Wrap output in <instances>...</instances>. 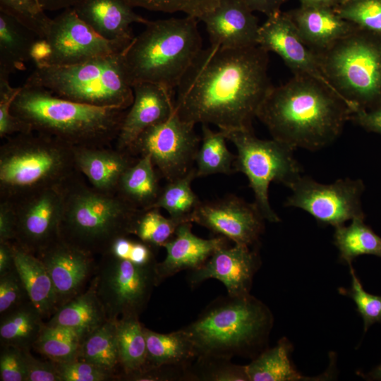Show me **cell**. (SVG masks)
Here are the masks:
<instances>
[{
	"label": "cell",
	"mask_w": 381,
	"mask_h": 381,
	"mask_svg": "<svg viewBox=\"0 0 381 381\" xmlns=\"http://www.w3.org/2000/svg\"><path fill=\"white\" fill-rule=\"evenodd\" d=\"M268 63V52L258 45L202 48L176 88L175 113L194 125L253 130V121L272 87Z\"/></svg>",
	"instance_id": "cell-1"
},
{
	"label": "cell",
	"mask_w": 381,
	"mask_h": 381,
	"mask_svg": "<svg viewBox=\"0 0 381 381\" xmlns=\"http://www.w3.org/2000/svg\"><path fill=\"white\" fill-rule=\"evenodd\" d=\"M352 114L349 106L326 85L294 75L271 87L257 118L273 139L294 150L317 151L339 138Z\"/></svg>",
	"instance_id": "cell-2"
},
{
	"label": "cell",
	"mask_w": 381,
	"mask_h": 381,
	"mask_svg": "<svg viewBox=\"0 0 381 381\" xmlns=\"http://www.w3.org/2000/svg\"><path fill=\"white\" fill-rule=\"evenodd\" d=\"M127 110L65 99L25 83L11 109L31 131L71 147H107L116 140Z\"/></svg>",
	"instance_id": "cell-3"
},
{
	"label": "cell",
	"mask_w": 381,
	"mask_h": 381,
	"mask_svg": "<svg viewBox=\"0 0 381 381\" xmlns=\"http://www.w3.org/2000/svg\"><path fill=\"white\" fill-rule=\"evenodd\" d=\"M272 323L270 309L250 294H227L212 301L195 320L181 329L198 356L253 358L262 351Z\"/></svg>",
	"instance_id": "cell-4"
},
{
	"label": "cell",
	"mask_w": 381,
	"mask_h": 381,
	"mask_svg": "<svg viewBox=\"0 0 381 381\" xmlns=\"http://www.w3.org/2000/svg\"><path fill=\"white\" fill-rule=\"evenodd\" d=\"M198 21L190 16L148 20L121 52L131 87L150 83L174 91L202 49Z\"/></svg>",
	"instance_id": "cell-5"
},
{
	"label": "cell",
	"mask_w": 381,
	"mask_h": 381,
	"mask_svg": "<svg viewBox=\"0 0 381 381\" xmlns=\"http://www.w3.org/2000/svg\"><path fill=\"white\" fill-rule=\"evenodd\" d=\"M76 174L65 185L59 238L92 255L107 253L118 238L131 235L137 209L117 193H106L83 183Z\"/></svg>",
	"instance_id": "cell-6"
},
{
	"label": "cell",
	"mask_w": 381,
	"mask_h": 381,
	"mask_svg": "<svg viewBox=\"0 0 381 381\" xmlns=\"http://www.w3.org/2000/svg\"><path fill=\"white\" fill-rule=\"evenodd\" d=\"M73 147L33 131L8 137L0 152L1 200L67 183L79 172Z\"/></svg>",
	"instance_id": "cell-7"
},
{
	"label": "cell",
	"mask_w": 381,
	"mask_h": 381,
	"mask_svg": "<svg viewBox=\"0 0 381 381\" xmlns=\"http://www.w3.org/2000/svg\"><path fill=\"white\" fill-rule=\"evenodd\" d=\"M313 52L322 72L353 113L381 106V34L357 27Z\"/></svg>",
	"instance_id": "cell-8"
},
{
	"label": "cell",
	"mask_w": 381,
	"mask_h": 381,
	"mask_svg": "<svg viewBox=\"0 0 381 381\" xmlns=\"http://www.w3.org/2000/svg\"><path fill=\"white\" fill-rule=\"evenodd\" d=\"M121 52L73 65L35 66L24 83L65 99L128 109L134 93L126 79Z\"/></svg>",
	"instance_id": "cell-9"
},
{
	"label": "cell",
	"mask_w": 381,
	"mask_h": 381,
	"mask_svg": "<svg viewBox=\"0 0 381 381\" xmlns=\"http://www.w3.org/2000/svg\"><path fill=\"white\" fill-rule=\"evenodd\" d=\"M222 131L237 150L234 171L247 177L254 194L253 202L265 220L279 222L270 203L269 187L272 182L288 186L301 175L302 168L293 154L295 150L273 138L260 139L253 130Z\"/></svg>",
	"instance_id": "cell-10"
},
{
	"label": "cell",
	"mask_w": 381,
	"mask_h": 381,
	"mask_svg": "<svg viewBox=\"0 0 381 381\" xmlns=\"http://www.w3.org/2000/svg\"><path fill=\"white\" fill-rule=\"evenodd\" d=\"M156 264L141 266L110 253L101 256L92 280L108 320L140 316L157 286Z\"/></svg>",
	"instance_id": "cell-11"
},
{
	"label": "cell",
	"mask_w": 381,
	"mask_h": 381,
	"mask_svg": "<svg viewBox=\"0 0 381 381\" xmlns=\"http://www.w3.org/2000/svg\"><path fill=\"white\" fill-rule=\"evenodd\" d=\"M126 47L99 36L71 7L52 19L45 37L34 46L32 61L35 66L73 65L121 52Z\"/></svg>",
	"instance_id": "cell-12"
},
{
	"label": "cell",
	"mask_w": 381,
	"mask_h": 381,
	"mask_svg": "<svg viewBox=\"0 0 381 381\" xmlns=\"http://www.w3.org/2000/svg\"><path fill=\"white\" fill-rule=\"evenodd\" d=\"M195 125L176 113L167 120L145 130L128 150L131 155H148L160 176L167 181L181 178L193 167L200 145Z\"/></svg>",
	"instance_id": "cell-13"
},
{
	"label": "cell",
	"mask_w": 381,
	"mask_h": 381,
	"mask_svg": "<svg viewBox=\"0 0 381 381\" xmlns=\"http://www.w3.org/2000/svg\"><path fill=\"white\" fill-rule=\"evenodd\" d=\"M287 187L291 193L285 206L306 211L321 224L336 227L365 218L361 206L365 186L361 179H339L325 184L301 175Z\"/></svg>",
	"instance_id": "cell-14"
},
{
	"label": "cell",
	"mask_w": 381,
	"mask_h": 381,
	"mask_svg": "<svg viewBox=\"0 0 381 381\" xmlns=\"http://www.w3.org/2000/svg\"><path fill=\"white\" fill-rule=\"evenodd\" d=\"M66 183L37 190L8 201L16 218L14 243L37 255L59 238Z\"/></svg>",
	"instance_id": "cell-15"
},
{
	"label": "cell",
	"mask_w": 381,
	"mask_h": 381,
	"mask_svg": "<svg viewBox=\"0 0 381 381\" xmlns=\"http://www.w3.org/2000/svg\"><path fill=\"white\" fill-rule=\"evenodd\" d=\"M262 215L254 202L229 195L200 203L190 222L204 226L235 244L249 247L258 244L265 226Z\"/></svg>",
	"instance_id": "cell-16"
},
{
	"label": "cell",
	"mask_w": 381,
	"mask_h": 381,
	"mask_svg": "<svg viewBox=\"0 0 381 381\" xmlns=\"http://www.w3.org/2000/svg\"><path fill=\"white\" fill-rule=\"evenodd\" d=\"M260 266V258L251 247L228 244L217 250L198 269L188 271L187 282L191 288L205 280L215 279L226 287L231 296L250 294L255 274Z\"/></svg>",
	"instance_id": "cell-17"
},
{
	"label": "cell",
	"mask_w": 381,
	"mask_h": 381,
	"mask_svg": "<svg viewBox=\"0 0 381 381\" xmlns=\"http://www.w3.org/2000/svg\"><path fill=\"white\" fill-rule=\"evenodd\" d=\"M258 45L268 53L278 54L294 75L315 79L337 94L322 72L314 52L304 43L286 12L267 18L260 26Z\"/></svg>",
	"instance_id": "cell-18"
},
{
	"label": "cell",
	"mask_w": 381,
	"mask_h": 381,
	"mask_svg": "<svg viewBox=\"0 0 381 381\" xmlns=\"http://www.w3.org/2000/svg\"><path fill=\"white\" fill-rule=\"evenodd\" d=\"M36 256L44 265L52 279L58 308L85 290V287L92 279L97 267L95 256L60 238Z\"/></svg>",
	"instance_id": "cell-19"
},
{
	"label": "cell",
	"mask_w": 381,
	"mask_h": 381,
	"mask_svg": "<svg viewBox=\"0 0 381 381\" xmlns=\"http://www.w3.org/2000/svg\"><path fill=\"white\" fill-rule=\"evenodd\" d=\"M134 99L128 109L116 139V148L129 150L147 128L163 122L175 113L173 90L150 83L133 85Z\"/></svg>",
	"instance_id": "cell-20"
},
{
	"label": "cell",
	"mask_w": 381,
	"mask_h": 381,
	"mask_svg": "<svg viewBox=\"0 0 381 381\" xmlns=\"http://www.w3.org/2000/svg\"><path fill=\"white\" fill-rule=\"evenodd\" d=\"M199 20L205 23L210 45L228 49L258 45V18L239 0H219Z\"/></svg>",
	"instance_id": "cell-21"
},
{
	"label": "cell",
	"mask_w": 381,
	"mask_h": 381,
	"mask_svg": "<svg viewBox=\"0 0 381 381\" xmlns=\"http://www.w3.org/2000/svg\"><path fill=\"white\" fill-rule=\"evenodd\" d=\"M192 224L191 222L181 223L163 246L166 257L155 265L157 286L183 270L199 268L216 250L228 244L229 240L222 236L207 239L197 236L192 231Z\"/></svg>",
	"instance_id": "cell-22"
},
{
	"label": "cell",
	"mask_w": 381,
	"mask_h": 381,
	"mask_svg": "<svg viewBox=\"0 0 381 381\" xmlns=\"http://www.w3.org/2000/svg\"><path fill=\"white\" fill-rule=\"evenodd\" d=\"M126 0H82L73 8L78 16L105 40L128 46L133 39L131 25L148 20Z\"/></svg>",
	"instance_id": "cell-23"
},
{
	"label": "cell",
	"mask_w": 381,
	"mask_h": 381,
	"mask_svg": "<svg viewBox=\"0 0 381 381\" xmlns=\"http://www.w3.org/2000/svg\"><path fill=\"white\" fill-rule=\"evenodd\" d=\"M77 170L92 187L106 193H116L124 172L136 161L132 155L107 147H73Z\"/></svg>",
	"instance_id": "cell-24"
},
{
	"label": "cell",
	"mask_w": 381,
	"mask_h": 381,
	"mask_svg": "<svg viewBox=\"0 0 381 381\" xmlns=\"http://www.w3.org/2000/svg\"><path fill=\"white\" fill-rule=\"evenodd\" d=\"M286 13L304 43L313 52L327 48L358 27L330 7L301 6Z\"/></svg>",
	"instance_id": "cell-25"
},
{
	"label": "cell",
	"mask_w": 381,
	"mask_h": 381,
	"mask_svg": "<svg viewBox=\"0 0 381 381\" xmlns=\"http://www.w3.org/2000/svg\"><path fill=\"white\" fill-rule=\"evenodd\" d=\"M107 320L92 279L87 289L59 308L45 324L71 329L82 341Z\"/></svg>",
	"instance_id": "cell-26"
},
{
	"label": "cell",
	"mask_w": 381,
	"mask_h": 381,
	"mask_svg": "<svg viewBox=\"0 0 381 381\" xmlns=\"http://www.w3.org/2000/svg\"><path fill=\"white\" fill-rule=\"evenodd\" d=\"M13 244L15 267L30 301L44 319L51 318L58 306L55 289L47 268L36 255Z\"/></svg>",
	"instance_id": "cell-27"
},
{
	"label": "cell",
	"mask_w": 381,
	"mask_h": 381,
	"mask_svg": "<svg viewBox=\"0 0 381 381\" xmlns=\"http://www.w3.org/2000/svg\"><path fill=\"white\" fill-rule=\"evenodd\" d=\"M40 37L10 15L0 11V75L26 68Z\"/></svg>",
	"instance_id": "cell-28"
},
{
	"label": "cell",
	"mask_w": 381,
	"mask_h": 381,
	"mask_svg": "<svg viewBox=\"0 0 381 381\" xmlns=\"http://www.w3.org/2000/svg\"><path fill=\"white\" fill-rule=\"evenodd\" d=\"M161 190L151 158L143 155L124 172L116 193L135 208L143 210L152 207Z\"/></svg>",
	"instance_id": "cell-29"
},
{
	"label": "cell",
	"mask_w": 381,
	"mask_h": 381,
	"mask_svg": "<svg viewBox=\"0 0 381 381\" xmlns=\"http://www.w3.org/2000/svg\"><path fill=\"white\" fill-rule=\"evenodd\" d=\"M144 332L147 361L143 369L164 365L188 366L198 356L192 341L181 328L164 334L144 327Z\"/></svg>",
	"instance_id": "cell-30"
},
{
	"label": "cell",
	"mask_w": 381,
	"mask_h": 381,
	"mask_svg": "<svg viewBox=\"0 0 381 381\" xmlns=\"http://www.w3.org/2000/svg\"><path fill=\"white\" fill-rule=\"evenodd\" d=\"M293 346L285 337L275 346L265 349L245 365L248 381L315 380L301 375L290 360Z\"/></svg>",
	"instance_id": "cell-31"
},
{
	"label": "cell",
	"mask_w": 381,
	"mask_h": 381,
	"mask_svg": "<svg viewBox=\"0 0 381 381\" xmlns=\"http://www.w3.org/2000/svg\"><path fill=\"white\" fill-rule=\"evenodd\" d=\"M32 303L24 304L1 315V345L30 350L38 339L45 322Z\"/></svg>",
	"instance_id": "cell-32"
},
{
	"label": "cell",
	"mask_w": 381,
	"mask_h": 381,
	"mask_svg": "<svg viewBox=\"0 0 381 381\" xmlns=\"http://www.w3.org/2000/svg\"><path fill=\"white\" fill-rule=\"evenodd\" d=\"M116 320H107L85 337L81 341L77 360L94 364L112 373L119 380Z\"/></svg>",
	"instance_id": "cell-33"
},
{
	"label": "cell",
	"mask_w": 381,
	"mask_h": 381,
	"mask_svg": "<svg viewBox=\"0 0 381 381\" xmlns=\"http://www.w3.org/2000/svg\"><path fill=\"white\" fill-rule=\"evenodd\" d=\"M121 376L124 380L140 371L147 361V343L144 327L139 317H124L116 320Z\"/></svg>",
	"instance_id": "cell-34"
},
{
	"label": "cell",
	"mask_w": 381,
	"mask_h": 381,
	"mask_svg": "<svg viewBox=\"0 0 381 381\" xmlns=\"http://www.w3.org/2000/svg\"><path fill=\"white\" fill-rule=\"evenodd\" d=\"M334 228L333 242L343 262L350 265L362 255L381 258V237L364 223L363 217L353 219L349 226L343 224Z\"/></svg>",
	"instance_id": "cell-35"
},
{
	"label": "cell",
	"mask_w": 381,
	"mask_h": 381,
	"mask_svg": "<svg viewBox=\"0 0 381 381\" xmlns=\"http://www.w3.org/2000/svg\"><path fill=\"white\" fill-rule=\"evenodd\" d=\"M226 140L222 131L216 132L207 124H202L201 144L195 159L196 178L235 171L236 155L228 150Z\"/></svg>",
	"instance_id": "cell-36"
},
{
	"label": "cell",
	"mask_w": 381,
	"mask_h": 381,
	"mask_svg": "<svg viewBox=\"0 0 381 381\" xmlns=\"http://www.w3.org/2000/svg\"><path fill=\"white\" fill-rule=\"evenodd\" d=\"M195 178L193 167L185 176L167 181L151 208L163 209L169 217L182 222H190L192 214L201 202L191 187Z\"/></svg>",
	"instance_id": "cell-37"
},
{
	"label": "cell",
	"mask_w": 381,
	"mask_h": 381,
	"mask_svg": "<svg viewBox=\"0 0 381 381\" xmlns=\"http://www.w3.org/2000/svg\"><path fill=\"white\" fill-rule=\"evenodd\" d=\"M80 343L74 331L45 324L33 349L49 361L64 363L78 359Z\"/></svg>",
	"instance_id": "cell-38"
},
{
	"label": "cell",
	"mask_w": 381,
	"mask_h": 381,
	"mask_svg": "<svg viewBox=\"0 0 381 381\" xmlns=\"http://www.w3.org/2000/svg\"><path fill=\"white\" fill-rule=\"evenodd\" d=\"M181 223L171 217H164L158 208L140 210L132 224L131 235L136 236L156 250L163 248Z\"/></svg>",
	"instance_id": "cell-39"
},
{
	"label": "cell",
	"mask_w": 381,
	"mask_h": 381,
	"mask_svg": "<svg viewBox=\"0 0 381 381\" xmlns=\"http://www.w3.org/2000/svg\"><path fill=\"white\" fill-rule=\"evenodd\" d=\"M185 381H248L245 365L231 359L199 356L187 367Z\"/></svg>",
	"instance_id": "cell-40"
},
{
	"label": "cell",
	"mask_w": 381,
	"mask_h": 381,
	"mask_svg": "<svg viewBox=\"0 0 381 381\" xmlns=\"http://www.w3.org/2000/svg\"><path fill=\"white\" fill-rule=\"evenodd\" d=\"M0 11L16 18L40 38L45 37L52 21L38 0H0Z\"/></svg>",
	"instance_id": "cell-41"
},
{
	"label": "cell",
	"mask_w": 381,
	"mask_h": 381,
	"mask_svg": "<svg viewBox=\"0 0 381 381\" xmlns=\"http://www.w3.org/2000/svg\"><path fill=\"white\" fill-rule=\"evenodd\" d=\"M334 10L356 26L381 34V0H346Z\"/></svg>",
	"instance_id": "cell-42"
},
{
	"label": "cell",
	"mask_w": 381,
	"mask_h": 381,
	"mask_svg": "<svg viewBox=\"0 0 381 381\" xmlns=\"http://www.w3.org/2000/svg\"><path fill=\"white\" fill-rule=\"evenodd\" d=\"M351 276L350 289H339V293L350 297L357 307V311L362 317L364 332L376 322H381V296L373 295L365 291L358 278L352 265H349Z\"/></svg>",
	"instance_id": "cell-43"
},
{
	"label": "cell",
	"mask_w": 381,
	"mask_h": 381,
	"mask_svg": "<svg viewBox=\"0 0 381 381\" xmlns=\"http://www.w3.org/2000/svg\"><path fill=\"white\" fill-rule=\"evenodd\" d=\"M131 6L164 13L182 12L198 19L213 9L219 0H126Z\"/></svg>",
	"instance_id": "cell-44"
},
{
	"label": "cell",
	"mask_w": 381,
	"mask_h": 381,
	"mask_svg": "<svg viewBox=\"0 0 381 381\" xmlns=\"http://www.w3.org/2000/svg\"><path fill=\"white\" fill-rule=\"evenodd\" d=\"M20 86H11L9 77L0 75V137L8 138L20 133L31 132L30 128L11 111Z\"/></svg>",
	"instance_id": "cell-45"
},
{
	"label": "cell",
	"mask_w": 381,
	"mask_h": 381,
	"mask_svg": "<svg viewBox=\"0 0 381 381\" xmlns=\"http://www.w3.org/2000/svg\"><path fill=\"white\" fill-rule=\"evenodd\" d=\"M129 236L116 238L111 244L107 253L141 266L157 263L155 249L149 244L132 239Z\"/></svg>",
	"instance_id": "cell-46"
},
{
	"label": "cell",
	"mask_w": 381,
	"mask_h": 381,
	"mask_svg": "<svg viewBox=\"0 0 381 381\" xmlns=\"http://www.w3.org/2000/svg\"><path fill=\"white\" fill-rule=\"evenodd\" d=\"M30 301L16 267L0 275V313L4 315Z\"/></svg>",
	"instance_id": "cell-47"
},
{
	"label": "cell",
	"mask_w": 381,
	"mask_h": 381,
	"mask_svg": "<svg viewBox=\"0 0 381 381\" xmlns=\"http://www.w3.org/2000/svg\"><path fill=\"white\" fill-rule=\"evenodd\" d=\"M61 381L117 380L112 373L90 363L75 360L56 363Z\"/></svg>",
	"instance_id": "cell-48"
},
{
	"label": "cell",
	"mask_w": 381,
	"mask_h": 381,
	"mask_svg": "<svg viewBox=\"0 0 381 381\" xmlns=\"http://www.w3.org/2000/svg\"><path fill=\"white\" fill-rule=\"evenodd\" d=\"M1 346L0 380L26 381V368L23 350L11 346Z\"/></svg>",
	"instance_id": "cell-49"
},
{
	"label": "cell",
	"mask_w": 381,
	"mask_h": 381,
	"mask_svg": "<svg viewBox=\"0 0 381 381\" xmlns=\"http://www.w3.org/2000/svg\"><path fill=\"white\" fill-rule=\"evenodd\" d=\"M188 366L164 365L143 369L124 380L130 381H185Z\"/></svg>",
	"instance_id": "cell-50"
},
{
	"label": "cell",
	"mask_w": 381,
	"mask_h": 381,
	"mask_svg": "<svg viewBox=\"0 0 381 381\" xmlns=\"http://www.w3.org/2000/svg\"><path fill=\"white\" fill-rule=\"evenodd\" d=\"M26 368V381H61L56 363L35 358L30 350H23Z\"/></svg>",
	"instance_id": "cell-51"
},
{
	"label": "cell",
	"mask_w": 381,
	"mask_h": 381,
	"mask_svg": "<svg viewBox=\"0 0 381 381\" xmlns=\"http://www.w3.org/2000/svg\"><path fill=\"white\" fill-rule=\"evenodd\" d=\"M350 121L364 130L381 135V106L370 109H358L354 111Z\"/></svg>",
	"instance_id": "cell-52"
},
{
	"label": "cell",
	"mask_w": 381,
	"mask_h": 381,
	"mask_svg": "<svg viewBox=\"0 0 381 381\" xmlns=\"http://www.w3.org/2000/svg\"><path fill=\"white\" fill-rule=\"evenodd\" d=\"M16 218L12 204L1 200L0 205V242L13 241Z\"/></svg>",
	"instance_id": "cell-53"
},
{
	"label": "cell",
	"mask_w": 381,
	"mask_h": 381,
	"mask_svg": "<svg viewBox=\"0 0 381 381\" xmlns=\"http://www.w3.org/2000/svg\"><path fill=\"white\" fill-rule=\"evenodd\" d=\"M251 11H258L273 16L281 12V7L286 0H239Z\"/></svg>",
	"instance_id": "cell-54"
},
{
	"label": "cell",
	"mask_w": 381,
	"mask_h": 381,
	"mask_svg": "<svg viewBox=\"0 0 381 381\" xmlns=\"http://www.w3.org/2000/svg\"><path fill=\"white\" fill-rule=\"evenodd\" d=\"M15 268V251L13 241L0 242V275Z\"/></svg>",
	"instance_id": "cell-55"
},
{
	"label": "cell",
	"mask_w": 381,
	"mask_h": 381,
	"mask_svg": "<svg viewBox=\"0 0 381 381\" xmlns=\"http://www.w3.org/2000/svg\"><path fill=\"white\" fill-rule=\"evenodd\" d=\"M82 0H38L44 11H57L73 7Z\"/></svg>",
	"instance_id": "cell-56"
},
{
	"label": "cell",
	"mask_w": 381,
	"mask_h": 381,
	"mask_svg": "<svg viewBox=\"0 0 381 381\" xmlns=\"http://www.w3.org/2000/svg\"><path fill=\"white\" fill-rule=\"evenodd\" d=\"M302 6L335 8L344 0H299Z\"/></svg>",
	"instance_id": "cell-57"
},
{
	"label": "cell",
	"mask_w": 381,
	"mask_h": 381,
	"mask_svg": "<svg viewBox=\"0 0 381 381\" xmlns=\"http://www.w3.org/2000/svg\"><path fill=\"white\" fill-rule=\"evenodd\" d=\"M364 378L371 380H381V363L367 375L361 374Z\"/></svg>",
	"instance_id": "cell-58"
},
{
	"label": "cell",
	"mask_w": 381,
	"mask_h": 381,
	"mask_svg": "<svg viewBox=\"0 0 381 381\" xmlns=\"http://www.w3.org/2000/svg\"><path fill=\"white\" fill-rule=\"evenodd\" d=\"M344 1H346V0H344Z\"/></svg>",
	"instance_id": "cell-59"
}]
</instances>
